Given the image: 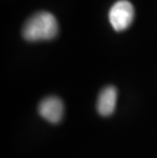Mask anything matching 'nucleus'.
Listing matches in <instances>:
<instances>
[{"mask_svg":"<svg viewBox=\"0 0 157 158\" xmlns=\"http://www.w3.org/2000/svg\"><path fill=\"white\" fill-rule=\"evenodd\" d=\"M22 34L29 42L52 40L58 34V23L52 13L39 11L25 23Z\"/></svg>","mask_w":157,"mask_h":158,"instance_id":"1","label":"nucleus"},{"mask_svg":"<svg viewBox=\"0 0 157 158\" xmlns=\"http://www.w3.org/2000/svg\"><path fill=\"white\" fill-rule=\"evenodd\" d=\"M108 16L112 28L115 31L122 32L132 25L135 18V9L128 0H119L110 8Z\"/></svg>","mask_w":157,"mask_h":158,"instance_id":"2","label":"nucleus"},{"mask_svg":"<svg viewBox=\"0 0 157 158\" xmlns=\"http://www.w3.org/2000/svg\"><path fill=\"white\" fill-rule=\"evenodd\" d=\"M63 103L55 96L43 99L39 104L38 111L43 118L50 123H58L63 116Z\"/></svg>","mask_w":157,"mask_h":158,"instance_id":"3","label":"nucleus"},{"mask_svg":"<svg viewBox=\"0 0 157 158\" xmlns=\"http://www.w3.org/2000/svg\"><path fill=\"white\" fill-rule=\"evenodd\" d=\"M118 99V90L113 86L105 87L99 94L97 100V110L102 116H110L114 112Z\"/></svg>","mask_w":157,"mask_h":158,"instance_id":"4","label":"nucleus"}]
</instances>
